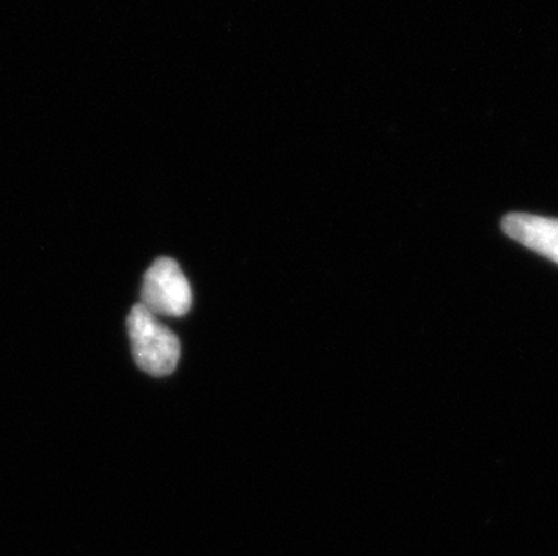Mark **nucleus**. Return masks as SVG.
<instances>
[{
    "instance_id": "nucleus-1",
    "label": "nucleus",
    "mask_w": 558,
    "mask_h": 556,
    "mask_svg": "<svg viewBox=\"0 0 558 556\" xmlns=\"http://www.w3.org/2000/svg\"><path fill=\"white\" fill-rule=\"evenodd\" d=\"M126 327L134 362L143 373L156 378H165L174 373L180 363L181 343L178 336L159 322L158 316L153 315L145 305H134Z\"/></svg>"
},
{
    "instance_id": "nucleus-2",
    "label": "nucleus",
    "mask_w": 558,
    "mask_h": 556,
    "mask_svg": "<svg viewBox=\"0 0 558 556\" xmlns=\"http://www.w3.org/2000/svg\"><path fill=\"white\" fill-rule=\"evenodd\" d=\"M142 305L153 315L180 318L192 305V289L174 258H158L148 268L142 286Z\"/></svg>"
},
{
    "instance_id": "nucleus-3",
    "label": "nucleus",
    "mask_w": 558,
    "mask_h": 556,
    "mask_svg": "<svg viewBox=\"0 0 558 556\" xmlns=\"http://www.w3.org/2000/svg\"><path fill=\"white\" fill-rule=\"evenodd\" d=\"M502 230L513 241L521 242L522 246L558 264V219L510 214L502 221Z\"/></svg>"
}]
</instances>
